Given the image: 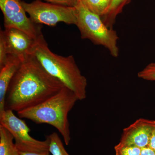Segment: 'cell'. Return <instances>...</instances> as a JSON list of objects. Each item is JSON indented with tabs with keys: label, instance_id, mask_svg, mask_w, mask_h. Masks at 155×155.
I'll return each mask as SVG.
<instances>
[{
	"label": "cell",
	"instance_id": "20",
	"mask_svg": "<svg viewBox=\"0 0 155 155\" xmlns=\"http://www.w3.org/2000/svg\"><path fill=\"white\" fill-rule=\"evenodd\" d=\"M148 147H149L155 151V127L152 133Z\"/></svg>",
	"mask_w": 155,
	"mask_h": 155
},
{
	"label": "cell",
	"instance_id": "14",
	"mask_svg": "<svg viewBox=\"0 0 155 155\" xmlns=\"http://www.w3.org/2000/svg\"><path fill=\"white\" fill-rule=\"evenodd\" d=\"M49 141V151L52 155H69L64 147L60 137L56 132L47 136Z\"/></svg>",
	"mask_w": 155,
	"mask_h": 155
},
{
	"label": "cell",
	"instance_id": "1",
	"mask_svg": "<svg viewBox=\"0 0 155 155\" xmlns=\"http://www.w3.org/2000/svg\"><path fill=\"white\" fill-rule=\"evenodd\" d=\"M64 87L31 56L22 62L11 80L6 95L5 110L18 112L38 105Z\"/></svg>",
	"mask_w": 155,
	"mask_h": 155
},
{
	"label": "cell",
	"instance_id": "17",
	"mask_svg": "<svg viewBox=\"0 0 155 155\" xmlns=\"http://www.w3.org/2000/svg\"><path fill=\"white\" fill-rule=\"evenodd\" d=\"M8 52L2 35L0 34V69L2 68L7 63Z\"/></svg>",
	"mask_w": 155,
	"mask_h": 155
},
{
	"label": "cell",
	"instance_id": "3",
	"mask_svg": "<svg viewBox=\"0 0 155 155\" xmlns=\"http://www.w3.org/2000/svg\"><path fill=\"white\" fill-rule=\"evenodd\" d=\"M32 56L49 74L73 91L78 101L85 99L87 81L73 56L63 57L52 52L43 36L37 41Z\"/></svg>",
	"mask_w": 155,
	"mask_h": 155
},
{
	"label": "cell",
	"instance_id": "2",
	"mask_svg": "<svg viewBox=\"0 0 155 155\" xmlns=\"http://www.w3.org/2000/svg\"><path fill=\"white\" fill-rule=\"evenodd\" d=\"M78 101L71 90L64 87L54 95L35 106L17 112L19 118L29 119L37 124H47L56 128L68 145L71 140L68 114Z\"/></svg>",
	"mask_w": 155,
	"mask_h": 155
},
{
	"label": "cell",
	"instance_id": "13",
	"mask_svg": "<svg viewBox=\"0 0 155 155\" xmlns=\"http://www.w3.org/2000/svg\"><path fill=\"white\" fill-rule=\"evenodd\" d=\"M82 4L92 13L101 17L107 14L113 0H80Z\"/></svg>",
	"mask_w": 155,
	"mask_h": 155
},
{
	"label": "cell",
	"instance_id": "8",
	"mask_svg": "<svg viewBox=\"0 0 155 155\" xmlns=\"http://www.w3.org/2000/svg\"><path fill=\"white\" fill-rule=\"evenodd\" d=\"M8 54L17 56L24 61L33 54L37 41L24 31L14 28L1 30Z\"/></svg>",
	"mask_w": 155,
	"mask_h": 155
},
{
	"label": "cell",
	"instance_id": "16",
	"mask_svg": "<svg viewBox=\"0 0 155 155\" xmlns=\"http://www.w3.org/2000/svg\"><path fill=\"white\" fill-rule=\"evenodd\" d=\"M140 78L144 80L155 81V63H150L138 73Z\"/></svg>",
	"mask_w": 155,
	"mask_h": 155
},
{
	"label": "cell",
	"instance_id": "6",
	"mask_svg": "<svg viewBox=\"0 0 155 155\" xmlns=\"http://www.w3.org/2000/svg\"><path fill=\"white\" fill-rule=\"evenodd\" d=\"M0 125L12 134L15 145L20 152L49 151L48 137L40 141L31 137L29 134L30 129L25 121L15 116L13 111L6 110L0 114Z\"/></svg>",
	"mask_w": 155,
	"mask_h": 155
},
{
	"label": "cell",
	"instance_id": "7",
	"mask_svg": "<svg viewBox=\"0 0 155 155\" xmlns=\"http://www.w3.org/2000/svg\"><path fill=\"white\" fill-rule=\"evenodd\" d=\"M0 8L4 15L5 28L20 29L35 39L43 36L41 25L34 23L26 16L21 0H0Z\"/></svg>",
	"mask_w": 155,
	"mask_h": 155
},
{
	"label": "cell",
	"instance_id": "11",
	"mask_svg": "<svg viewBox=\"0 0 155 155\" xmlns=\"http://www.w3.org/2000/svg\"><path fill=\"white\" fill-rule=\"evenodd\" d=\"M10 131L0 125V155H20Z\"/></svg>",
	"mask_w": 155,
	"mask_h": 155
},
{
	"label": "cell",
	"instance_id": "19",
	"mask_svg": "<svg viewBox=\"0 0 155 155\" xmlns=\"http://www.w3.org/2000/svg\"><path fill=\"white\" fill-rule=\"evenodd\" d=\"M140 155H155V151L149 147L141 148Z\"/></svg>",
	"mask_w": 155,
	"mask_h": 155
},
{
	"label": "cell",
	"instance_id": "15",
	"mask_svg": "<svg viewBox=\"0 0 155 155\" xmlns=\"http://www.w3.org/2000/svg\"><path fill=\"white\" fill-rule=\"evenodd\" d=\"M116 155H140L141 149L134 146L119 143L115 146Z\"/></svg>",
	"mask_w": 155,
	"mask_h": 155
},
{
	"label": "cell",
	"instance_id": "9",
	"mask_svg": "<svg viewBox=\"0 0 155 155\" xmlns=\"http://www.w3.org/2000/svg\"><path fill=\"white\" fill-rule=\"evenodd\" d=\"M155 121L140 118L123 129L120 143L140 148L148 146Z\"/></svg>",
	"mask_w": 155,
	"mask_h": 155
},
{
	"label": "cell",
	"instance_id": "5",
	"mask_svg": "<svg viewBox=\"0 0 155 155\" xmlns=\"http://www.w3.org/2000/svg\"><path fill=\"white\" fill-rule=\"evenodd\" d=\"M22 4L31 21L37 25L54 26L60 22L76 25L77 17L75 7L43 2L40 0L29 3L22 2Z\"/></svg>",
	"mask_w": 155,
	"mask_h": 155
},
{
	"label": "cell",
	"instance_id": "10",
	"mask_svg": "<svg viewBox=\"0 0 155 155\" xmlns=\"http://www.w3.org/2000/svg\"><path fill=\"white\" fill-rule=\"evenodd\" d=\"M23 61L17 56L8 54L7 63L0 69V114L5 110L7 91L12 78Z\"/></svg>",
	"mask_w": 155,
	"mask_h": 155
},
{
	"label": "cell",
	"instance_id": "21",
	"mask_svg": "<svg viewBox=\"0 0 155 155\" xmlns=\"http://www.w3.org/2000/svg\"><path fill=\"white\" fill-rule=\"evenodd\" d=\"M20 152V155H51L49 151L42 152Z\"/></svg>",
	"mask_w": 155,
	"mask_h": 155
},
{
	"label": "cell",
	"instance_id": "4",
	"mask_svg": "<svg viewBox=\"0 0 155 155\" xmlns=\"http://www.w3.org/2000/svg\"><path fill=\"white\" fill-rule=\"evenodd\" d=\"M76 10V25L82 39H87L94 44L103 46L107 49L114 58L119 56L117 46L119 37L113 28H108L101 17L92 13L80 0L75 6Z\"/></svg>",
	"mask_w": 155,
	"mask_h": 155
},
{
	"label": "cell",
	"instance_id": "12",
	"mask_svg": "<svg viewBox=\"0 0 155 155\" xmlns=\"http://www.w3.org/2000/svg\"><path fill=\"white\" fill-rule=\"evenodd\" d=\"M129 2L130 0H113L112 5L107 14L101 17L103 22L107 27L113 28L116 17L122 13L124 6Z\"/></svg>",
	"mask_w": 155,
	"mask_h": 155
},
{
	"label": "cell",
	"instance_id": "18",
	"mask_svg": "<svg viewBox=\"0 0 155 155\" xmlns=\"http://www.w3.org/2000/svg\"><path fill=\"white\" fill-rule=\"evenodd\" d=\"M52 4L61 5L74 7L77 3V0H44Z\"/></svg>",
	"mask_w": 155,
	"mask_h": 155
},
{
	"label": "cell",
	"instance_id": "22",
	"mask_svg": "<svg viewBox=\"0 0 155 155\" xmlns=\"http://www.w3.org/2000/svg\"><path fill=\"white\" fill-rule=\"evenodd\" d=\"M77 1H78V0H77Z\"/></svg>",
	"mask_w": 155,
	"mask_h": 155
}]
</instances>
